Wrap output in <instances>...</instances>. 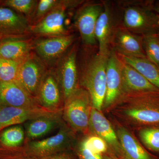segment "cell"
<instances>
[{
	"mask_svg": "<svg viewBox=\"0 0 159 159\" xmlns=\"http://www.w3.org/2000/svg\"><path fill=\"white\" fill-rule=\"evenodd\" d=\"M153 2H121L122 25L133 33L142 36L156 33L159 28V15L152 9Z\"/></svg>",
	"mask_w": 159,
	"mask_h": 159,
	"instance_id": "7a4b0ae2",
	"label": "cell"
},
{
	"mask_svg": "<svg viewBox=\"0 0 159 159\" xmlns=\"http://www.w3.org/2000/svg\"><path fill=\"white\" fill-rule=\"evenodd\" d=\"M120 59L129 65L146 78L152 84L159 89V67L147 58L136 57L119 54Z\"/></svg>",
	"mask_w": 159,
	"mask_h": 159,
	"instance_id": "44dd1931",
	"label": "cell"
},
{
	"mask_svg": "<svg viewBox=\"0 0 159 159\" xmlns=\"http://www.w3.org/2000/svg\"><path fill=\"white\" fill-rule=\"evenodd\" d=\"M143 46L146 57L159 67V37L156 33L143 36Z\"/></svg>",
	"mask_w": 159,
	"mask_h": 159,
	"instance_id": "484cf974",
	"label": "cell"
},
{
	"mask_svg": "<svg viewBox=\"0 0 159 159\" xmlns=\"http://www.w3.org/2000/svg\"><path fill=\"white\" fill-rule=\"evenodd\" d=\"M47 159H70L69 158L63 156H57L52 157L49 158Z\"/></svg>",
	"mask_w": 159,
	"mask_h": 159,
	"instance_id": "d6a6232c",
	"label": "cell"
},
{
	"mask_svg": "<svg viewBox=\"0 0 159 159\" xmlns=\"http://www.w3.org/2000/svg\"><path fill=\"white\" fill-rule=\"evenodd\" d=\"M72 139L71 130L63 126L52 136L42 140H33L27 142V148L30 153L34 156H48L70 145Z\"/></svg>",
	"mask_w": 159,
	"mask_h": 159,
	"instance_id": "8fae6325",
	"label": "cell"
},
{
	"mask_svg": "<svg viewBox=\"0 0 159 159\" xmlns=\"http://www.w3.org/2000/svg\"><path fill=\"white\" fill-rule=\"evenodd\" d=\"M89 130L93 135L99 137L105 141L111 152L122 159L121 145L116 131L101 111L97 110L93 107L90 117Z\"/></svg>",
	"mask_w": 159,
	"mask_h": 159,
	"instance_id": "30bf717a",
	"label": "cell"
},
{
	"mask_svg": "<svg viewBox=\"0 0 159 159\" xmlns=\"http://www.w3.org/2000/svg\"><path fill=\"white\" fill-rule=\"evenodd\" d=\"M117 137L122 149V159H153L127 129L119 126Z\"/></svg>",
	"mask_w": 159,
	"mask_h": 159,
	"instance_id": "d6986e66",
	"label": "cell"
},
{
	"mask_svg": "<svg viewBox=\"0 0 159 159\" xmlns=\"http://www.w3.org/2000/svg\"><path fill=\"white\" fill-rule=\"evenodd\" d=\"M82 1L75 0H40L37 2L33 16V24L37 22L45 16L54 9L61 6L68 9L77 7L82 4Z\"/></svg>",
	"mask_w": 159,
	"mask_h": 159,
	"instance_id": "603a6c76",
	"label": "cell"
},
{
	"mask_svg": "<svg viewBox=\"0 0 159 159\" xmlns=\"http://www.w3.org/2000/svg\"><path fill=\"white\" fill-rule=\"evenodd\" d=\"M37 1L34 0H5L0 1V6L7 7L19 13L30 16L34 13Z\"/></svg>",
	"mask_w": 159,
	"mask_h": 159,
	"instance_id": "4316f807",
	"label": "cell"
},
{
	"mask_svg": "<svg viewBox=\"0 0 159 159\" xmlns=\"http://www.w3.org/2000/svg\"><path fill=\"white\" fill-rule=\"evenodd\" d=\"M103 159H120L111 152H106L102 155Z\"/></svg>",
	"mask_w": 159,
	"mask_h": 159,
	"instance_id": "4dcf8cb0",
	"label": "cell"
},
{
	"mask_svg": "<svg viewBox=\"0 0 159 159\" xmlns=\"http://www.w3.org/2000/svg\"><path fill=\"white\" fill-rule=\"evenodd\" d=\"M101 2L87 3L77 11L75 25L84 44L93 46L97 43L95 30L97 20L103 10Z\"/></svg>",
	"mask_w": 159,
	"mask_h": 159,
	"instance_id": "ba28073f",
	"label": "cell"
},
{
	"mask_svg": "<svg viewBox=\"0 0 159 159\" xmlns=\"http://www.w3.org/2000/svg\"><path fill=\"white\" fill-rule=\"evenodd\" d=\"M59 116L39 117L29 121L26 126L27 139L33 141L51 132L58 125Z\"/></svg>",
	"mask_w": 159,
	"mask_h": 159,
	"instance_id": "7402d4cb",
	"label": "cell"
},
{
	"mask_svg": "<svg viewBox=\"0 0 159 159\" xmlns=\"http://www.w3.org/2000/svg\"><path fill=\"white\" fill-rule=\"evenodd\" d=\"M78 154L80 159H103L102 155L94 153L91 151L81 142L78 147Z\"/></svg>",
	"mask_w": 159,
	"mask_h": 159,
	"instance_id": "f546056e",
	"label": "cell"
},
{
	"mask_svg": "<svg viewBox=\"0 0 159 159\" xmlns=\"http://www.w3.org/2000/svg\"><path fill=\"white\" fill-rule=\"evenodd\" d=\"M74 35L67 34L39 40L34 44V49L44 61H52L63 55L74 43Z\"/></svg>",
	"mask_w": 159,
	"mask_h": 159,
	"instance_id": "e0dca14e",
	"label": "cell"
},
{
	"mask_svg": "<svg viewBox=\"0 0 159 159\" xmlns=\"http://www.w3.org/2000/svg\"><path fill=\"white\" fill-rule=\"evenodd\" d=\"M109 54L99 52L86 63L80 77V85L88 92L92 105L101 111L106 92V69Z\"/></svg>",
	"mask_w": 159,
	"mask_h": 159,
	"instance_id": "3957f363",
	"label": "cell"
},
{
	"mask_svg": "<svg viewBox=\"0 0 159 159\" xmlns=\"http://www.w3.org/2000/svg\"><path fill=\"white\" fill-rule=\"evenodd\" d=\"M5 38H6L3 37V36L0 35V45H1V44L2 43L3 41L4 40V39H5Z\"/></svg>",
	"mask_w": 159,
	"mask_h": 159,
	"instance_id": "836d02e7",
	"label": "cell"
},
{
	"mask_svg": "<svg viewBox=\"0 0 159 159\" xmlns=\"http://www.w3.org/2000/svg\"><path fill=\"white\" fill-rule=\"evenodd\" d=\"M46 72L41 61L31 53L20 64L16 82L36 99L39 86Z\"/></svg>",
	"mask_w": 159,
	"mask_h": 159,
	"instance_id": "52a82bcc",
	"label": "cell"
},
{
	"mask_svg": "<svg viewBox=\"0 0 159 159\" xmlns=\"http://www.w3.org/2000/svg\"><path fill=\"white\" fill-rule=\"evenodd\" d=\"M36 100L43 108L53 112H61L63 97L56 76L46 72L38 92Z\"/></svg>",
	"mask_w": 159,
	"mask_h": 159,
	"instance_id": "4fadbf2b",
	"label": "cell"
},
{
	"mask_svg": "<svg viewBox=\"0 0 159 159\" xmlns=\"http://www.w3.org/2000/svg\"><path fill=\"white\" fill-rule=\"evenodd\" d=\"M139 136L146 148L159 152V126L142 127L139 131Z\"/></svg>",
	"mask_w": 159,
	"mask_h": 159,
	"instance_id": "d4e9b609",
	"label": "cell"
},
{
	"mask_svg": "<svg viewBox=\"0 0 159 159\" xmlns=\"http://www.w3.org/2000/svg\"><path fill=\"white\" fill-rule=\"evenodd\" d=\"M157 35V36L159 37V28L158 29L156 33Z\"/></svg>",
	"mask_w": 159,
	"mask_h": 159,
	"instance_id": "e575fe53",
	"label": "cell"
},
{
	"mask_svg": "<svg viewBox=\"0 0 159 159\" xmlns=\"http://www.w3.org/2000/svg\"><path fill=\"white\" fill-rule=\"evenodd\" d=\"M21 62L0 58V82H16Z\"/></svg>",
	"mask_w": 159,
	"mask_h": 159,
	"instance_id": "83f0119b",
	"label": "cell"
},
{
	"mask_svg": "<svg viewBox=\"0 0 159 159\" xmlns=\"http://www.w3.org/2000/svg\"><path fill=\"white\" fill-rule=\"evenodd\" d=\"M152 9L153 11L159 15V1H154L152 3Z\"/></svg>",
	"mask_w": 159,
	"mask_h": 159,
	"instance_id": "1f68e13d",
	"label": "cell"
},
{
	"mask_svg": "<svg viewBox=\"0 0 159 159\" xmlns=\"http://www.w3.org/2000/svg\"><path fill=\"white\" fill-rule=\"evenodd\" d=\"M121 60L111 49L106 69V92L102 108L112 107L124 97Z\"/></svg>",
	"mask_w": 159,
	"mask_h": 159,
	"instance_id": "8992f818",
	"label": "cell"
},
{
	"mask_svg": "<svg viewBox=\"0 0 159 159\" xmlns=\"http://www.w3.org/2000/svg\"><path fill=\"white\" fill-rule=\"evenodd\" d=\"M25 141V132L23 127L19 125L9 127L3 131L0 136V141L8 147H17Z\"/></svg>",
	"mask_w": 159,
	"mask_h": 159,
	"instance_id": "cb8c5ba5",
	"label": "cell"
},
{
	"mask_svg": "<svg viewBox=\"0 0 159 159\" xmlns=\"http://www.w3.org/2000/svg\"><path fill=\"white\" fill-rule=\"evenodd\" d=\"M0 104L2 106L32 108L40 106L15 82H0Z\"/></svg>",
	"mask_w": 159,
	"mask_h": 159,
	"instance_id": "5bb4252c",
	"label": "cell"
},
{
	"mask_svg": "<svg viewBox=\"0 0 159 159\" xmlns=\"http://www.w3.org/2000/svg\"><path fill=\"white\" fill-rule=\"evenodd\" d=\"M112 49L119 54L147 58L143 48V36L133 33L122 25L115 32Z\"/></svg>",
	"mask_w": 159,
	"mask_h": 159,
	"instance_id": "9a60e30c",
	"label": "cell"
},
{
	"mask_svg": "<svg viewBox=\"0 0 159 159\" xmlns=\"http://www.w3.org/2000/svg\"><path fill=\"white\" fill-rule=\"evenodd\" d=\"M30 25L22 15L7 7L0 6V35L17 37L29 31Z\"/></svg>",
	"mask_w": 159,
	"mask_h": 159,
	"instance_id": "ac0fdd59",
	"label": "cell"
},
{
	"mask_svg": "<svg viewBox=\"0 0 159 159\" xmlns=\"http://www.w3.org/2000/svg\"><path fill=\"white\" fill-rule=\"evenodd\" d=\"M64 102V118L72 129L83 133L87 131L93 107L88 92L79 86Z\"/></svg>",
	"mask_w": 159,
	"mask_h": 159,
	"instance_id": "277c9868",
	"label": "cell"
},
{
	"mask_svg": "<svg viewBox=\"0 0 159 159\" xmlns=\"http://www.w3.org/2000/svg\"><path fill=\"white\" fill-rule=\"evenodd\" d=\"M121 61L124 96L159 93V89L152 84L137 70L122 60Z\"/></svg>",
	"mask_w": 159,
	"mask_h": 159,
	"instance_id": "2e32d148",
	"label": "cell"
},
{
	"mask_svg": "<svg viewBox=\"0 0 159 159\" xmlns=\"http://www.w3.org/2000/svg\"><path fill=\"white\" fill-rule=\"evenodd\" d=\"M77 48L74 46L60 60L57 78L62 91L64 102L79 86L77 65Z\"/></svg>",
	"mask_w": 159,
	"mask_h": 159,
	"instance_id": "9c48e42d",
	"label": "cell"
},
{
	"mask_svg": "<svg viewBox=\"0 0 159 159\" xmlns=\"http://www.w3.org/2000/svg\"><path fill=\"white\" fill-rule=\"evenodd\" d=\"M66 6H61L49 12L37 22L30 25L34 34L49 37L67 35L65 26Z\"/></svg>",
	"mask_w": 159,
	"mask_h": 159,
	"instance_id": "7c38bea8",
	"label": "cell"
},
{
	"mask_svg": "<svg viewBox=\"0 0 159 159\" xmlns=\"http://www.w3.org/2000/svg\"><path fill=\"white\" fill-rule=\"evenodd\" d=\"M81 142L86 148L94 153L103 155L108 151V146L105 141L94 135L88 137Z\"/></svg>",
	"mask_w": 159,
	"mask_h": 159,
	"instance_id": "f1b7e54d",
	"label": "cell"
},
{
	"mask_svg": "<svg viewBox=\"0 0 159 159\" xmlns=\"http://www.w3.org/2000/svg\"><path fill=\"white\" fill-rule=\"evenodd\" d=\"M103 10L97 20L95 34L99 44V52L102 54H109L112 49L115 32L122 25V19L119 18L118 7L113 2L102 1Z\"/></svg>",
	"mask_w": 159,
	"mask_h": 159,
	"instance_id": "5b68a950",
	"label": "cell"
},
{
	"mask_svg": "<svg viewBox=\"0 0 159 159\" xmlns=\"http://www.w3.org/2000/svg\"><path fill=\"white\" fill-rule=\"evenodd\" d=\"M32 47L28 41L6 38L0 45V58L22 62L31 54Z\"/></svg>",
	"mask_w": 159,
	"mask_h": 159,
	"instance_id": "ffe728a7",
	"label": "cell"
},
{
	"mask_svg": "<svg viewBox=\"0 0 159 159\" xmlns=\"http://www.w3.org/2000/svg\"><path fill=\"white\" fill-rule=\"evenodd\" d=\"M114 106L118 115L131 124L141 128L159 126V93L124 96Z\"/></svg>",
	"mask_w": 159,
	"mask_h": 159,
	"instance_id": "6da1fadb",
	"label": "cell"
}]
</instances>
